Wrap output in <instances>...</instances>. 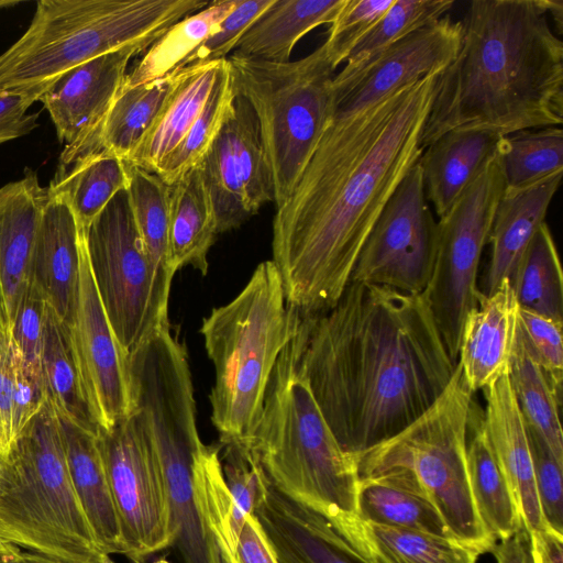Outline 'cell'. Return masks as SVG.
Returning a JSON list of instances; mask_svg holds the SVG:
<instances>
[{
	"label": "cell",
	"mask_w": 563,
	"mask_h": 563,
	"mask_svg": "<svg viewBox=\"0 0 563 563\" xmlns=\"http://www.w3.org/2000/svg\"><path fill=\"white\" fill-rule=\"evenodd\" d=\"M230 563H236L235 560H234V556H231Z\"/></svg>",
	"instance_id": "obj_61"
},
{
	"label": "cell",
	"mask_w": 563,
	"mask_h": 563,
	"mask_svg": "<svg viewBox=\"0 0 563 563\" xmlns=\"http://www.w3.org/2000/svg\"><path fill=\"white\" fill-rule=\"evenodd\" d=\"M58 416V415H57ZM73 486L103 554H124L120 523L111 495L98 434L59 417Z\"/></svg>",
	"instance_id": "obj_27"
},
{
	"label": "cell",
	"mask_w": 563,
	"mask_h": 563,
	"mask_svg": "<svg viewBox=\"0 0 563 563\" xmlns=\"http://www.w3.org/2000/svg\"><path fill=\"white\" fill-rule=\"evenodd\" d=\"M48 188L36 174L24 176L0 188V308L10 327L20 300L30 284L37 229Z\"/></svg>",
	"instance_id": "obj_20"
},
{
	"label": "cell",
	"mask_w": 563,
	"mask_h": 563,
	"mask_svg": "<svg viewBox=\"0 0 563 563\" xmlns=\"http://www.w3.org/2000/svg\"><path fill=\"white\" fill-rule=\"evenodd\" d=\"M332 522L372 563H477L479 555L453 538L380 526L356 515Z\"/></svg>",
	"instance_id": "obj_28"
},
{
	"label": "cell",
	"mask_w": 563,
	"mask_h": 563,
	"mask_svg": "<svg viewBox=\"0 0 563 563\" xmlns=\"http://www.w3.org/2000/svg\"><path fill=\"white\" fill-rule=\"evenodd\" d=\"M200 165L218 234L240 227L265 203L274 201L258 120L249 101L236 92Z\"/></svg>",
	"instance_id": "obj_15"
},
{
	"label": "cell",
	"mask_w": 563,
	"mask_h": 563,
	"mask_svg": "<svg viewBox=\"0 0 563 563\" xmlns=\"http://www.w3.org/2000/svg\"><path fill=\"white\" fill-rule=\"evenodd\" d=\"M217 222L200 163L170 185L168 246L173 271L190 265L207 275Z\"/></svg>",
	"instance_id": "obj_30"
},
{
	"label": "cell",
	"mask_w": 563,
	"mask_h": 563,
	"mask_svg": "<svg viewBox=\"0 0 563 563\" xmlns=\"http://www.w3.org/2000/svg\"><path fill=\"white\" fill-rule=\"evenodd\" d=\"M150 45L131 44L82 63L59 76L40 97L65 148L59 165L81 156L93 142L118 93L129 62Z\"/></svg>",
	"instance_id": "obj_18"
},
{
	"label": "cell",
	"mask_w": 563,
	"mask_h": 563,
	"mask_svg": "<svg viewBox=\"0 0 563 563\" xmlns=\"http://www.w3.org/2000/svg\"><path fill=\"white\" fill-rule=\"evenodd\" d=\"M234 98L232 74L225 58L199 117L156 173L164 183L173 185L188 170L201 163L221 130Z\"/></svg>",
	"instance_id": "obj_41"
},
{
	"label": "cell",
	"mask_w": 563,
	"mask_h": 563,
	"mask_svg": "<svg viewBox=\"0 0 563 563\" xmlns=\"http://www.w3.org/2000/svg\"><path fill=\"white\" fill-rule=\"evenodd\" d=\"M5 324H8V322H7V320H5L4 316H3V312H2V310L0 308V335H1V332H2V330H3ZM0 448H1V450H3L2 449V442H1V432H0Z\"/></svg>",
	"instance_id": "obj_59"
},
{
	"label": "cell",
	"mask_w": 563,
	"mask_h": 563,
	"mask_svg": "<svg viewBox=\"0 0 563 563\" xmlns=\"http://www.w3.org/2000/svg\"><path fill=\"white\" fill-rule=\"evenodd\" d=\"M0 563H1V559H0Z\"/></svg>",
	"instance_id": "obj_63"
},
{
	"label": "cell",
	"mask_w": 563,
	"mask_h": 563,
	"mask_svg": "<svg viewBox=\"0 0 563 563\" xmlns=\"http://www.w3.org/2000/svg\"><path fill=\"white\" fill-rule=\"evenodd\" d=\"M252 514L278 563H372L353 548L331 519L280 493L263 470Z\"/></svg>",
	"instance_id": "obj_19"
},
{
	"label": "cell",
	"mask_w": 563,
	"mask_h": 563,
	"mask_svg": "<svg viewBox=\"0 0 563 563\" xmlns=\"http://www.w3.org/2000/svg\"><path fill=\"white\" fill-rule=\"evenodd\" d=\"M485 429L529 533L545 529L536 492L527 423L508 372L483 389Z\"/></svg>",
	"instance_id": "obj_22"
},
{
	"label": "cell",
	"mask_w": 563,
	"mask_h": 563,
	"mask_svg": "<svg viewBox=\"0 0 563 563\" xmlns=\"http://www.w3.org/2000/svg\"><path fill=\"white\" fill-rule=\"evenodd\" d=\"M222 446V445H221ZM221 465L230 496L229 530L235 549L238 536L255 507L262 467L252 452L239 445H224Z\"/></svg>",
	"instance_id": "obj_43"
},
{
	"label": "cell",
	"mask_w": 563,
	"mask_h": 563,
	"mask_svg": "<svg viewBox=\"0 0 563 563\" xmlns=\"http://www.w3.org/2000/svg\"><path fill=\"white\" fill-rule=\"evenodd\" d=\"M96 563H114V561L108 554H100Z\"/></svg>",
	"instance_id": "obj_60"
},
{
	"label": "cell",
	"mask_w": 563,
	"mask_h": 563,
	"mask_svg": "<svg viewBox=\"0 0 563 563\" xmlns=\"http://www.w3.org/2000/svg\"><path fill=\"white\" fill-rule=\"evenodd\" d=\"M7 453L0 544L55 563H96L103 553L73 486L58 416L48 399Z\"/></svg>",
	"instance_id": "obj_7"
},
{
	"label": "cell",
	"mask_w": 563,
	"mask_h": 563,
	"mask_svg": "<svg viewBox=\"0 0 563 563\" xmlns=\"http://www.w3.org/2000/svg\"><path fill=\"white\" fill-rule=\"evenodd\" d=\"M299 322L272 260L258 264L238 296L202 320L200 333L214 367L211 421L222 446L250 449L272 372Z\"/></svg>",
	"instance_id": "obj_4"
},
{
	"label": "cell",
	"mask_w": 563,
	"mask_h": 563,
	"mask_svg": "<svg viewBox=\"0 0 563 563\" xmlns=\"http://www.w3.org/2000/svg\"><path fill=\"white\" fill-rule=\"evenodd\" d=\"M562 174H552L521 188H505L487 242L490 244V257L484 295L494 291L504 280L514 285L529 243L538 228L545 222Z\"/></svg>",
	"instance_id": "obj_24"
},
{
	"label": "cell",
	"mask_w": 563,
	"mask_h": 563,
	"mask_svg": "<svg viewBox=\"0 0 563 563\" xmlns=\"http://www.w3.org/2000/svg\"><path fill=\"white\" fill-rule=\"evenodd\" d=\"M126 165L128 194L137 231L158 286L169 297L175 275L168 246L170 186L156 174L129 163Z\"/></svg>",
	"instance_id": "obj_37"
},
{
	"label": "cell",
	"mask_w": 563,
	"mask_h": 563,
	"mask_svg": "<svg viewBox=\"0 0 563 563\" xmlns=\"http://www.w3.org/2000/svg\"><path fill=\"white\" fill-rule=\"evenodd\" d=\"M438 75L357 112L332 117L290 196L276 208L272 252L300 316L332 307L387 201L418 163Z\"/></svg>",
	"instance_id": "obj_1"
},
{
	"label": "cell",
	"mask_w": 563,
	"mask_h": 563,
	"mask_svg": "<svg viewBox=\"0 0 563 563\" xmlns=\"http://www.w3.org/2000/svg\"><path fill=\"white\" fill-rule=\"evenodd\" d=\"M3 551L1 563H23L19 555V548L10 544H2Z\"/></svg>",
	"instance_id": "obj_55"
},
{
	"label": "cell",
	"mask_w": 563,
	"mask_h": 563,
	"mask_svg": "<svg viewBox=\"0 0 563 563\" xmlns=\"http://www.w3.org/2000/svg\"><path fill=\"white\" fill-rule=\"evenodd\" d=\"M467 473L481 522L496 543L523 523L511 488L490 445L484 410L472 401L467 426Z\"/></svg>",
	"instance_id": "obj_29"
},
{
	"label": "cell",
	"mask_w": 563,
	"mask_h": 563,
	"mask_svg": "<svg viewBox=\"0 0 563 563\" xmlns=\"http://www.w3.org/2000/svg\"><path fill=\"white\" fill-rule=\"evenodd\" d=\"M298 365L342 449L357 455L433 405L455 363L426 294L350 282L329 309L300 316Z\"/></svg>",
	"instance_id": "obj_2"
},
{
	"label": "cell",
	"mask_w": 563,
	"mask_h": 563,
	"mask_svg": "<svg viewBox=\"0 0 563 563\" xmlns=\"http://www.w3.org/2000/svg\"><path fill=\"white\" fill-rule=\"evenodd\" d=\"M249 450L287 497L333 521L356 515L355 456L338 442L299 368L296 335L272 372Z\"/></svg>",
	"instance_id": "obj_5"
},
{
	"label": "cell",
	"mask_w": 563,
	"mask_h": 563,
	"mask_svg": "<svg viewBox=\"0 0 563 563\" xmlns=\"http://www.w3.org/2000/svg\"><path fill=\"white\" fill-rule=\"evenodd\" d=\"M12 340V339H11ZM13 385L11 399L10 445L44 406L47 394L42 368L27 364L13 341Z\"/></svg>",
	"instance_id": "obj_49"
},
{
	"label": "cell",
	"mask_w": 563,
	"mask_h": 563,
	"mask_svg": "<svg viewBox=\"0 0 563 563\" xmlns=\"http://www.w3.org/2000/svg\"><path fill=\"white\" fill-rule=\"evenodd\" d=\"M550 0H473L459 52L437 77L423 151L454 129L501 136L563 122V42Z\"/></svg>",
	"instance_id": "obj_3"
},
{
	"label": "cell",
	"mask_w": 563,
	"mask_h": 563,
	"mask_svg": "<svg viewBox=\"0 0 563 563\" xmlns=\"http://www.w3.org/2000/svg\"><path fill=\"white\" fill-rule=\"evenodd\" d=\"M224 62L196 63L176 70L172 90L124 162L156 174L199 117Z\"/></svg>",
	"instance_id": "obj_26"
},
{
	"label": "cell",
	"mask_w": 563,
	"mask_h": 563,
	"mask_svg": "<svg viewBox=\"0 0 563 563\" xmlns=\"http://www.w3.org/2000/svg\"><path fill=\"white\" fill-rule=\"evenodd\" d=\"M239 0L209 2L166 30L142 55L123 84L139 86L184 68L186 59L217 30Z\"/></svg>",
	"instance_id": "obj_35"
},
{
	"label": "cell",
	"mask_w": 563,
	"mask_h": 563,
	"mask_svg": "<svg viewBox=\"0 0 563 563\" xmlns=\"http://www.w3.org/2000/svg\"><path fill=\"white\" fill-rule=\"evenodd\" d=\"M80 276L79 231L70 208L49 196L36 233L30 283L69 327L77 305Z\"/></svg>",
	"instance_id": "obj_23"
},
{
	"label": "cell",
	"mask_w": 563,
	"mask_h": 563,
	"mask_svg": "<svg viewBox=\"0 0 563 563\" xmlns=\"http://www.w3.org/2000/svg\"><path fill=\"white\" fill-rule=\"evenodd\" d=\"M227 59L235 92L249 101L258 120L278 208L292 192L331 120L336 68L324 43L295 62L236 53Z\"/></svg>",
	"instance_id": "obj_9"
},
{
	"label": "cell",
	"mask_w": 563,
	"mask_h": 563,
	"mask_svg": "<svg viewBox=\"0 0 563 563\" xmlns=\"http://www.w3.org/2000/svg\"><path fill=\"white\" fill-rule=\"evenodd\" d=\"M508 377L526 423L545 441L555 459L563 464L561 399L525 345L519 328Z\"/></svg>",
	"instance_id": "obj_38"
},
{
	"label": "cell",
	"mask_w": 563,
	"mask_h": 563,
	"mask_svg": "<svg viewBox=\"0 0 563 563\" xmlns=\"http://www.w3.org/2000/svg\"><path fill=\"white\" fill-rule=\"evenodd\" d=\"M492 552L497 563H536L530 533L523 525L510 537L500 540Z\"/></svg>",
	"instance_id": "obj_53"
},
{
	"label": "cell",
	"mask_w": 563,
	"mask_h": 563,
	"mask_svg": "<svg viewBox=\"0 0 563 563\" xmlns=\"http://www.w3.org/2000/svg\"><path fill=\"white\" fill-rule=\"evenodd\" d=\"M0 450H1V448H0ZM2 451H3V450H2Z\"/></svg>",
	"instance_id": "obj_64"
},
{
	"label": "cell",
	"mask_w": 563,
	"mask_h": 563,
	"mask_svg": "<svg viewBox=\"0 0 563 563\" xmlns=\"http://www.w3.org/2000/svg\"><path fill=\"white\" fill-rule=\"evenodd\" d=\"M563 323L519 309V332L525 345L548 376L561 399L563 379Z\"/></svg>",
	"instance_id": "obj_46"
},
{
	"label": "cell",
	"mask_w": 563,
	"mask_h": 563,
	"mask_svg": "<svg viewBox=\"0 0 563 563\" xmlns=\"http://www.w3.org/2000/svg\"><path fill=\"white\" fill-rule=\"evenodd\" d=\"M274 0H239L217 30L186 59L184 67L196 63L224 59L234 51L250 25Z\"/></svg>",
	"instance_id": "obj_47"
},
{
	"label": "cell",
	"mask_w": 563,
	"mask_h": 563,
	"mask_svg": "<svg viewBox=\"0 0 563 563\" xmlns=\"http://www.w3.org/2000/svg\"><path fill=\"white\" fill-rule=\"evenodd\" d=\"M512 288L520 309L563 323V273L545 222L529 243Z\"/></svg>",
	"instance_id": "obj_39"
},
{
	"label": "cell",
	"mask_w": 563,
	"mask_h": 563,
	"mask_svg": "<svg viewBox=\"0 0 563 563\" xmlns=\"http://www.w3.org/2000/svg\"><path fill=\"white\" fill-rule=\"evenodd\" d=\"M345 0H274L250 25L233 53L286 63L298 41L321 24H331Z\"/></svg>",
	"instance_id": "obj_32"
},
{
	"label": "cell",
	"mask_w": 563,
	"mask_h": 563,
	"mask_svg": "<svg viewBox=\"0 0 563 563\" xmlns=\"http://www.w3.org/2000/svg\"><path fill=\"white\" fill-rule=\"evenodd\" d=\"M504 136L454 129L422 151L418 161L426 198L440 219L497 156Z\"/></svg>",
	"instance_id": "obj_25"
},
{
	"label": "cell",
	"mask_w": 563,
	"mask_h": 563,
	"mask_svg": "<svg viewBox=\"0 0 563 563\" xmlns=\"http://www.w3.org/2000/svg\"><path fill=\"white\" fill-rule=\"evenodd\" d=\"M474 393L461 367L439 398L394 437L355 455L357 477L386 471L409 475L441 515L453 538L478 554L497 544L477 515L467 473V426Z\"/></svg>",
	"instance_id": "obj_8"
},
{
	"label": "cell",
	"mask_w": 563,
	"mask_h": 563,
	"mask_svg": "<svg viewBox=\"0 0 563 563\" xmlns=\"http://www.w3.org/2000/svg\"><path fill=\"white\" fill-rule=\"evenodd\" d=\"M437 221L417 163L400 181L364 242L350 282L422 294L431 278Z\"/></svg>",
	"instance_id": "obj_14"
},
{
	"label": "cell",
	"mask_w": 563,
	"mask_h": 563,
	"mask_svg": "<svg viewBox=\"0 0 563 563\" xmlns=\"http://www.w3.org/2000/svg\"><path fill=\"white\" fill-rule=\"evenodd\" d=\"M47 302L41 290L30 283L10 324V335L23 360L41 368V353Z\"/></svg>",
	"instance_id": "obj_48"
},
{
	"label": "cell",
	"mask_w": 563,
	"mask_h": 563,
	"mask_svg": "<svg viewBox=\"0 0 563 563\" xmlns=\"http://www.w3.org/2000/svg\"><path fill=\"white\" fill-rule=\"evenodd\" d=\"M1 555H2V544H0V559H1Z\"/></svg>",
	"instance_id": "obj_62"
},
{
	"label": "cell",
	"mask_w": 563,
	"mask_h": 563,
	"mask_svg": "<svg viewBox=\"0 0 563 563\" xmlns=\"http://www.w3.org/2000/svg\"><path fill=\"white\" fill-rule=\"evenodd\" d=\"M498 158L507 189L521 188L563 172V130L548 126L506 135Z\"/></svg>",
	"instance_id": "obj_40"
},
{
	"label": "cell",
	"mask_w": 563,
	"mask_h": 563,
	"mask_svg": "<svg viewBox=\"0 0 563 563\" xmlns=\"http://www.w3.org/2000/svg\"><path fill=\"white\" fill-rule=\"evenodd\" d=\"M395 0H345L330 24L324 42L328 55L336 68L346 60L356 44L368 33Z\"/></svg>",
	"instance_id": "obj_44"
},
{
	"label": "cell",
	"mask_w": 563,
	"mask_h": 563,
	"mask_svg": "<svg viewBox=\"0 0 563 563\" xmlns=\"http://www.w3.org/2000/svg\"><path fill=\"white\" fill-rule=\"evenodd\" d=\"M19 555L23 563H55L53 561H49L43 556H40L34 553H30L26 551H23L19 548Z\"/></svg>",
	"instance_id": "obj_56"
},
{
	"label": "cell",
	"mask_w": 563,
	"mask_h": 563,
	"mask_svg": "<svg viewBox=\"0 0 563 563\" xmlns=\"http://www.w3.org/2000/svg\"><path fill=\"white\" fill-rule=\"evenodd\" d=\"M176 75L174 71L139 86L122 82L93 142L82 155L107 151L125 161L158 113Z\"/></svg>",
	"instance_id": "obj_36"
},
{
	"label": "cell",
	"mask_w": 563,
	"mask_h": 563,
	"mask_svg": "<svg viewBox=\"0 0 563 563\" xmlns=\"http://www.w3.org/2000/svg\"><path fill=\"white\" fill-rule=\"evenodd\" d=\"M453 4L454 0H395L352 49L344 68L357 67L411 32L441 19Z\"/></svg>",
	"instance_id": "obj_42"
},
{
	"label": "cell",
	"mask_w": 563,
	"mask_h": 563,
	"mask_svg": "<svg viewBox=\"0 0 563 563\" xmlns=\"http://www.w3.org/2000/svg\"><path fill=\"white\" fill-rule=\"evenodd\" d=\"M506 185L498 156L437 221V249L424 290L435 324L456 364L464 320L478 306L481 256Z\"/></svg>",
	"instance_id": "obj_12"
},
{
	"label": "cell",
	"mask_w": 563,
	"mask_h": 563,
	"mask_svg": "<svg viewBox=\"0 0 563 563\" xmlns=\"http://www.w3.org/2000/svg\"><path fill=\"white\" fill-rule=\"evenodd\" d=\"M22 3L20 0H0V9L14 7Z\"/></svg>",
	"instance_id": "obj_58"
},
{
	"label": "cell",
	"mask_w": 563,
	"mask_h": 563,
	"mask_svg": "<svg viewBox=\"0 0 563 563\" xmlns=\"http://www.w3.org/2000/svg\"><path fill=\"white\" fill-rule=\"evenodd\" d=\"M129 185L126 163L107 151L78 157L59 165L48 195L58 197L70 208L78 229L86 231L110 200Z\"/></svg>",
	"instance_id": "obj_34"
},
{
	"label": "cell",
	"mask_w": 563,
	"mask_h": 563,
	"mask_svg": "<svg viewBox=\"0 0 563 563\" xmlns=\"http://www.w3.org/2000/svg\"><path fill=\"white\" fill-rule=\"evenodd\" d=\"M41 368L47 399L56 413L91 433L99 434L100 427L86 395L70 327L48 305Z\"/></svg>",
	"instance_id": "obj_33"
},
{
	"label": "cell",
	"mask_w": 563,
	"mask_h": 563,
	"mask_svg": "<svg viewBox=\"0 0 563 563\" xmlns=\"http://www.w3.org/2000/svg\"><path fill=\"white\" fill-rule=\"evenodd\" d=\"M164 474L170 544L180 563H230V496L223 476L221 444L199 434L167 433L151 442Z\"/></svg>",
	"instance_id": "obj_11"
},
{
	"label": "cell",
	"mask_w": 563,
	"mask_h": 563,
	"mask_svg": "<svg viewBox=\"0 0 563 563\" xmlns=\"http://www.w3.org/2000/svg\"><path fill=\"white\" fill-rule=\"evenodd\" d=\"M236 563H278L268 540L253 514L249 515L234 549Z\"/></svg>",
	"instance_id": "obj_52"
},
{
	"label": "cell",
	"mask_w": 563,
	"mask_h": 563,
	"mask_svg": "<svg viewBox=\"0 0 563 563\" xmlns=\"http://www.w3.org/2000/svg\"><path fill=\"white\" fill-rule=\"evenodd\" d=\"M7 463H8V453L0 450V484H1L2 477L5 472Z\"/></svg>",
	"instance_id": "obj_57"
},
{
	"label": "cell",
	"mask_w": 563,
	"mask_h": 563,
	"mask_svg": "<svg viewBox=\"0 0 563 563\" xmlns=\"http://www.w3.org/2000/svg\"><path fill=\"white\" fill-rule=\"evenodd\" d=\"M98 443L126 558L143 563L169 548V507L159 462L132 416L100 429Z\"/></svg>",
	"instance_id": "obj_13"
},
{
	"label": "cell",
	"mask_w": 563,
	"mask_h": 563,
	"mask_svg": "<svg viewBox=\"0 0 563 563\" xmlns=\"http://www.w3.org/2000/svg\"><path fill=\"white\" fill-rule=\"evenodd\" d=\"M80 276L70 325L86 395L100 429H109L132 412L128 356L119 345L96 288L79 230Z\"/></svg>",
	"instance_id": "obj_17"
},
{
	"label": "cell",
	"mask_w": 563,
	"mask_h": 563,
	"mask_svg": "<svg viewBox=\"0 0 563 563\" xmlns=\"http://www.w3.org/2000/svg\"><path fill=\"white\" fill-rule=\"evenodd\" d=\"M536 563H563V536L545 528L530 533Z\"/></svg>",
	"instance_id": "obj_54"
},
{
	"label": "cell",
	"mask_w": 563,
	"mask_h": 563,
	"mask_svg": "<svg viewBox=\"0 0 563 563\" xmlns=\"http://www.w3.org/2000/svg\"><path fill=\"white\" fill-rule=\"evenodd\" d=\"M519 305L509 280L482 295L466 316L456 364L468 388L484 389L508 372L519 328Z\"/></svg>",
	"instance_id": "obj_21"
},
{
	"label": "cell",
	"mask_w": 563,
	"mask_h": 563,
	"mask_svg": "<svg viewBox=\"0 0 563 563\" xmlns=\"http://www.w3.org/2000/svg\"><path fill=\"white\" fill-rule=\"evenodd\" d=\"M205 0H40L26 32L0 55V88L44 92L71 68L131 44L152 45Z\"/></svg>",
	"instance_id": "obj_6"
},
{
	"label": "cell",
	"mask_w": 563,
	"mask_h": 563,
	"mask_svg": "<svg viewBox=\"0 0 563 563\" xmlns=\"http://www.w3.org/2000/svg\"><path fill=\"white\" fill-rule=\"evenodd\" d=\"M84 232L102 307L128 356L170 327L169 297L161 290L142 244L128 188L119 191Z\"/></svg>",
	"instance_id": "obj_10"
},
{
	"label": "cell",
	"mask_w": 563,
	"mask_h": 563,
	"mask_svg": "<svg viewBox=\"0 0 563 563\" xmlns=\"http://www.w3.org/2000/svg\"><path fill=\"white\" fill-rule=\"evenodd\" d=\"M42 93L37 89L0 88V144L26 135L37 126L38 115L27 110Z\"/></svg>",
	"instance_id": "obj_50"
},
{
	"label": "cell",
	"mask_w": 563,
	"mask_h": 563,
	"mask_svg": "<svg viewBox=\"0 0 563 563\" xmlns=\"http://www.w3.org/2000/svg\"><path fill=\"white\" fill-rule=\"evenodd\" d=\"M462 33V21L444 15L357 67L343 68L332 80V117L357 112L402 87L441 74L455 58Z\"/></svg>",
	"instance_id": "obj_16"
},
{
	"label": "cell",
	"mask_w": 563,
	"mask_h": 563,
	"mask_svg": "<svg viewBox=\"0 0 563 563\" xmlns=\"http://www.w3.org/2000/svg\"><path fill=\"white\" fill-rule=\"evenodd\" d=\"M356 516L380 526L453 538L438 509L420 487L407 475L397 472L358 479Z\"/></svg>",
	"instance_id": "obj_31"
},
{
	"label": "cell",
	"mask_w": 563,
	"mask_h": 563,
	"mask_svg": "<svg viewBox=\"0 0 563 563\" xmlns=\"http://www.w3.org/2000/svg\"><path fill=\"white\" fill-rule=\"evenodd\" d=\"M536 492L544 525L563 536V482L561 464L545 441L527 424Z\"/></svg>",
	"instance_id": "obj_45"
},
{
	"label": "cell",
	"mask_w": 563,
	"mask_h": 563,
	"mask_svg": "<svg viewBox=\"0 0 563 563\" xmlns=\"http://www.w3.org/2000/svg\"><path fill=\"white\" fill-rule=\"evenodd\" d=\"M13 346L9 324L0 335V432L3 451L10 448Z\"/></svg>",
	"instance_id": "obj_51"
}]
</instances>
